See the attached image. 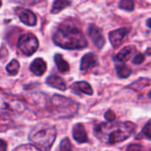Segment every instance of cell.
Returning <instances> with one entry per match:
<instances>
[{"label": "cell", "instance_id": "26", "mask_svg": "<svg viewBox=\"0 0 151 151\" xmlns=\"http://www.w3.org/2000/svg\"><path fill=\"white\" fill-rule=\"evenodd\" d=\"M0 151H5L6 150V148H7V144L6 142L4 141V140H1L0 141Z\"/></svg>", "mask_w": 151, "mask_h": 151}, {"label": "cell", "instance_id": "7", "mask_svg": "<svg viewBox=\"0 0 151 151\" xmlns=\"http://www.w3.org/2000/svg\"><path fill=\"white\" fill-rule=\"evenodd\" d=\"M15 12L17 16L19 17V20L25 25L30 26V27L36 25L37 19H36L35 14L32 11L25 9V8H17L15 10Z\"/></svg>", "mask_w": 151, "mask_h": 151}, {"label": "cell", "instance_id": "13", "mask_svg": "<svg viewBox=\"0 0 151 151\" xmlns=\"http://www.w3.org/2000/svg\"><path fill=\"white\" fill-rule=\"evenodd\" d=\"M136 51V49L134 45H128L124 47L123 49L120 50V51L116 55L115 60L119 62H127Z\"/></svg>", "mask_w": 151, "mask_h": 151}, {"label": "cell", "instance_id": "10", "mask_svg": "<svg viewBox=\"0 0 151 151\" xmlns=\"http://www.w3.org/2000/svg\"><path fill=\"white\" fill-rule=\"evenodd\" d=\"M73 137L80 144L86 143L88 142V134L84 126L81 123H78L73 127Z\"/></svg>", "mask_w": 151, "mask_h": 151}, {"label": "cell", "instance_id": "20", "mask_svg": "<svg viewBox=\"0 0 151 151\" xmlns=\"http://www.w3.org/2000/svg\"><path fill=\"white\" fill-rule=\"evenodd\" d=\"M119 8L132 12L134 9V0H120L119 4Z\"/></svg>", "mask_w": 151, "mask_h": 151}, {"label": "cell", "instance_id": "21", "mask_svg": "<svg viewBox=\"0 0 151 151\" xmlns=\"http://www.w3.org/2000/svg\"><path fill=\"white\" fill-rule=\"evenodd\" d=\"M139 135L145 136V137H147L149 140L151 141V119L144 126L141 134H139Z\"/></svg>", "mask_w": 151, "mask_h": 151}, {"label": "cell", "instance_id": "12", "mask_svg": "<svg viewBox=\"0 0 151 151\" xmlns=\"http://www.w3.org/2000/svg\"><path fill=\"white\" fill-rule=\"evenodd\" d=\"M47 70V65L45 61L41 58H35L30 65V71L36 76H42Z\"/></svg>", "mask_w": 151, "mask_h": 151}, {"label": "cell", "instance_id": "14", "mask_svg": "<svg viewBox=\"0 0 151 151\" xmlns=\"http://www.w3.org/2000/svg\"><path fill=\"white\" fill-rule=\"evenodd\" d=\"M46 83L51 88H57L61 91H65L66 89V84L65 81L57 75H50L46 79Z\"/></svg>", "mask_w": 151, "mask_h": 151}, {"label": "cell", "instance_id": "25", "mask_svg": "<svg viewBox=\"0 0 151 151\" xmlns=\"http://www.w3.org/2000/svg\"><path fill=\"white\" fill-rule=\"evenodd\" d=\"M24 149H27V150H38V149L35 147V146H34V145H25V146H19V147H17L16 149H14L15 150H24Z\"/></svg>", "mask_w": 151, "mask_h": 151}, {"label": "cell", "instance_id": "4", "mask_svg": "<svg viewBox=\"0 0 151 151\" xmlns=\"http://www.w3.org/2000/svg\"><path fill=\"white\" fill-rule=\"evenodd\" d=\"M50 112L56 119H67L74 116L78 112L79 104L74 101L59 96L54 95L50 99Z\"/></svg>", "mask_w": 151, "mask_h": 151}, {"label": "cell", "instance_id": "24", "mask_svg": "<svg viewBox=\"0 0 151 151\" xmlns=\"http://www.w3.org/2000/svg\"><path fill=\"white\" fill-rule=\"evenodd\" d=\"M104 119L108 122H113L116 119V114L112 111H108L104 113Z\"/></svg>", "mask_w": 151, "mask_h": 151}, {"label": "cell", "instance_id": "3", "mask_svg": "<svg viewBox=\"0 0 151 151\" xmlns=\"http://www.w3.org/2000/svg\"><path fill=\"white\" fill-rule=\"evenodd\" d=\"M56 136L57 130L52 125L40 123L31 130L28 139L38 150H49L51 149Z\"/></svg>", "mask_w": 151, "mask_h": 151}, {"label": "cell", "instance_id": "28", "mask_svg": "<svg viewBox=\"0 0 151 151\" xmlns=\"http://www.w3.org/2000/svg\"><path fill=\"white\" fill-rule=\"evenodd\" d=\"M147 25H148V27H149L150 28H151V18L147 20Z\"/></svg>", "mask_w": 151, "mask_h": 151}, {"label": "cell", "instance_id": "22", "mask_svg": "<svg viewBox=\"0 0 151 151\" xmlns=\"http://www.w3.org/2000/svg\"><path fill=\"white\" fill-rule=\"evenodd\" d=\"M72 149H73V146H72V143L70 142L68 138H65L60 142V146H59L60 150H71Z\"/></svg>", "mask_w": 151, "mask_h": 151}, {"label": "cell", "instance_id": "5", "mask_svg": "<svg viewBox=\"0 0 151 151\" xmlns=\"http://www.w3.org/2000/svg\"><path fill=\"white\" fill-rule=\"evenodd\" d=\"M39 42L35 35L33 34L27 33L22 35L18 41L17 47L25 56L33 55L38 49Z\"/></svg>", "mask_w": 151, "mask_h": 151}, {"label": "cell", "instance_id": "27", "mask_svg": "<svg viewBox=\"0 0 151 151\" xmlns=\"http://www.w3.org/2000/svg\"><path fill=\"white\" fill-rule=\"evenodd\" d=\"M141 149H142V147L140 145H134V144H131L127 148V150H141Z\"/></svg>", "mask_w": 151, "mask_h": 151}, {"label": "cell", "instance_id": "17", "mask_svg": "<svg viewBox=\"0 0 151 151\" xmlns=\"http://www.w3.org/2000/svg\"><path fill=\"white\" fill-rule=\"evenodd\" d=\"M71 4V2L69 0H55L52 7H51V13L56 14L60 12L62 10H64L65 8L68 7Z\"/></svg>", "mask_w": 151, "mask_h": 151}, {"label": "cell", "instance_id": "16", "mask_svg": "<svg viewBox=\"0 0 151 151\" xmlns=\"http://www.w3.org/2000/svg\"><path fill=\"white\" fill-rule=\"evenodd\" d=\"M116 72L119 78L121 79H126L129 77L132 73V69L128 66H127L123 62L117 63L116 65Z\"/></svg>", "mask_w": 151, "mask_h": 151}, {"label": "cell", "instance_id": "8", "mask_svg": "<svg viewBox=\"0 0 151 151\" xmlns=\"http://www.w3.org/2000/svg\"><path fill=\"white\" fill-rule=\"evenodd\" d=\"M129 30L127 27H122L116 29L114 31L110 32L109 34V39L113 47H118L125 40L126 35L128 34Z\"/></svg>", "mask_w": 151, "mask_h": 151}, {"label": "cell", "instance_id": "2", "mask_svg": "<svg viewBox=\"0 0 151 151\" xmlns=\"http://www.w3.org/2000/svg\"><path fill=\"white\" fill-rule=\"evenodd\" d=\"M53 42L65 50H81L88 45L81 28L72 20L63 22L58 27L53 35Z\"/></svg>", "mask_w": 151, "mask_h": 151}, {"label": "cell", "instance_id": "6", "mask_svg": "<svg viewBox=\"0 0 151 151\" xmlns=\"http://www.w3.org/2000/svg\"><path fill=\"white\" fill-rule=\"evenodd\" d=\"M88 33L94 45L99 50L103 49L105 44V39L102 29L95 24H90L88 27Z\"/></svg>", "mask_w": 151, "mask_h": 151}, {"label": "cell", "instance_id": "19", "mask_svg": "<svg viewBox=\"0 0 151 151\" xmlns=\"http://www.w3.org/2000/svg\"><path fill=\"white\" fill-rule=\"evenodd\" d=\"M150 80H148V79H140V80L136 81L135 82L132 83L130 86H128V88H134L135 90H139L141 88H144L148 87L150 84Z\"/></svg>", "mask_w": 151, "mask_h": 151}, {"label": "cell", "instance_id": "23", "mask_svg": "<svg viewBox=\"0 0 151 151\" xmlns=\"http://www.w3.org/2000/svg\"><path fill=\"white\" fill-rule=\"evenodd\" d=\"M144 59H145V56L143 54H142V53H139V54H137L136 56H134L133 58L132 62L134 65H141L144 61Z\"/></svg>", "mask_w": 151, "mask_h": 151}, {"label": "cell", "instance_id": "11", "mask_svg": "<svg viewBox=\"0 0 151 151\" xmlns=\"http://www.w3.org/2000/svg\"><path fill=\"white\" fill-rule=\"evenodd\" d=\"M70 88L71 91L76 95H80V94H86L88 96L93 95V89L91 86L86 81H76L71 85Z\"/></svg>", "mask_w": 151, "mask_h": 151}, {"label": "cell", "instance_id": "9", "mask_svg": "<svg viewBox=\"0 0 151 151\" xmlns=\"http://www.w3.org/2000/svg\"><path fill=\"white\" fill-rule=\"evenodd\" d=\"M97 65V57L96 54L89 52L84 55L81 60V71L83 73L88 72Z\"/></svg>", "mask_w": 151, "mask_h": 151}, {"label": "cell", "instance_id": "1", "mask_svg": "<svg viewBox=\"0 0 151 151\" xmlns=\"http://www.w3.org/2000/svg\"><path fill=\"white\" fill-rule=\"evenodd\" d=\"M136 125L133 122H102L94 128V134L102 142L116 144L128 139L135 131Z\"/></svg>", "mask_w": 151, "mask_h": 151}, {"label": "cell", "instance_id": "18", "mask_svg": "<svg viewBox=\"0 0 151 151\" xmlns=\"http://www.w3.org/2000/svg\"><path fill=\"white\" fill-rule=\"evenodd\" d=\"M19 63L16 59H12L7 65H6V71L10 75H16L19 71Z\"/></svg>", "mask_w": 151, "mask_h": 151}, {"label": "cell", "instance_id": "15", "mask_svg": "<svg viewBox=\"0 0 151 151\" xmlns=\"http://www.w3.org/2000/svg\"><path fill=\"white\" fill-rule=\"evenodd\" d=\"M54 61L56 63V65L58 67V70L60 73H68L69 72V70H70L69 64L64 59V58L62 57V55L56 54L54 56Z\"/></svg>", "mask_w": 151, "mask_h": 151}]
</instances>
